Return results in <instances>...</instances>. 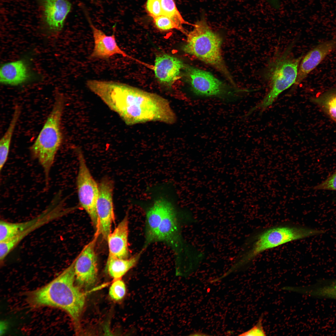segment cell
Returning a JSON list of instances; mask_svg holds the SVG:
<instances>
[{"label":"cell","mask_w":336,"mask_h":336,"mask_svg":"<svg viewBox=\"0 0 336 336\" xmlns=\"http://www.w3.org/2000/svg\"><path fill=\"white\" fill-rule=\"evenodd\" d=\"M100 96L128 125L151 121L172 124L176 120L167 100L124 83L106 81L101 88Z\"/></svg>","instance_id":"6da1fadb"},{"label":"cell","mask_w":336,"mask_h":336,"mask_svg":"<svg viewBox=\"0 0 336 336\" xmlns=\"http://www.w3.org/2000/svg\"><path fill=\"white\" fill-rule=\"evenodd\" d=\"M75 260L52 281L27 295L33 307L49 306L61 309L68 313L78 329L85 303V294L75 284Z\"/></svg>","instance_id":"7a4b0ae2"},{"label":"cell","mask_w":336,"mask_h":336,"mask_svg":"<svg viewBox=\"0 0 336 336\" xmlns=\"http://www.w3.org/2000/svg\"><path fill=\"white\" fill-rule=\"evenodd\" d=\"M322 230L301 226L282 225L269 228L256 235L243 246L232 268L237 271L264 251L287 243L323 234Z\"/></svg>","instance_id":"3957f363"},{"label":"cell","mask_w":336,"mask_h":336,"mask_svg":"<svg viewBox=\"0 0 336 336\" xmlns=\"http://www.w3.org/2000/svg\"><path fill=\"white\" fill-rule=\"evenodd\" d=\"M64 104L62 96L57 95L51 112L30 149L32 156L44 169L47 185L51 168L62 142L61 121Z\"/></svg>","instance_id":"277c9868"},{"label":"cell","mask_w":336,"mask_h":336,"mask_svg":"<svg viewBox=\"0 0 336 336\" xmlns=\"http://www.w3.org/2000/svg\"><path fill=\"white\" fill-rule=\"evenodd\" d=\"M193 26V30L187 34L183 50L216 68L234 84L222 56L220 36L212 30L204 18Z\"/></svg>","instance_id":"5b68a950"},{"label":"cell","mask_w":336,"mask_h":336,"mask_svg":"<svg viewBox=\"0 0 336 336\" xmlns=\"http://www.w3.org/2000/svg\"><path fill=\"white\" fill-rule=\"evenodd\" d=\"M293 44H291L281 54L268 64L265 77L269 90L263 99L248 112L250 114L257 110H264L271 105L281 93L294 85L296 81L301 56L295 58L291 54Z\"/></svg>","instance_id":"8992f818"},{"label":"cell","mask_w":336,"mask_h":336,"mask_svg":"<svg viewBox=\"0 0 336 336\" xmlns=\"http://www.w3.org/2000/svg\"><path fill=\"white\" fill-rule=\"evenodd\" d=\"M78 170L76 186L79 204L89 217L95 231L98 226L96 205L99 188L87 166L85 159L80 150L77 149Z\"/></svg>","instance_id":"52a82bcc"},{"label":"cell","mask_w":336,"mask_h":336,"mask_svg":"<svg viewBox=\"0 0 336 336\" xmlns=\"http://www.w3.org/2000/svg\"><path fill=\"white\" fill-rule=\"evenodd\" d=\"M185 72L192 91L196 96L216 97L228 101L236 97L234 91L209 72L188 66Z\"/></svg>","instance_id":"ba28073f"},{"label":"cell","mask_w":336,"mask_h":336,"mask_svg":"<svg viewBox=\"0 0 336 336\" xmlns=\"http://www.w3.org/2000/svg\"><path fill=\"white\" fill-rule=\"evenodd\" d=\"M99 235L97 230L92 239L74 259L75 281L78 286L85 290L92 287L97 280L98 264L95 248Z\"/></svg>","instance_id":"9c48e42d"},{"label":"cell","mask_w":336,"mask_h":336,"mask_svg":"<svg viewBox=\"0 0 336 336\" xmlns=\"http://www.w3.org/2000/svg\"><path fill=\"white\" fill-rule=\"evenodd\" d=\"M114 187L113 181L107 177H103L99 184V192L96 205L98 219L97 229L100 235L106 240L111 232L112 225L115 219L113 196Z\"/></svg>","instance_id":"30bf717a"},{"label":"cell","mask_w":336,"mask_h":336,"mask_svg":"<svg viewBox=\"0 0 336 336\" xmlns=\"http://www.w3.org/2000/svg\"><path fill=\"white\" fill-rule=\"evenodd\" d=\"M336 49V35L331 39L321 43L302 58L297 76L293 86L295 88L331 52Z\"/></svg>","instance_id":"8fae6325"},{"label":"cell","mask_w":336,"mask_h":336,"mask_svg":"<svg viewBox=\"0 0 336 336\" xmlns=\"http://www.w3.org/2000/svg\"><path fill=\"white\" fill-rule=\"evenodd\" d=\"M90 25L92 31L94 40L93 50L90 56L92 59H107L116 54L133 59L127 54L118 46L116 41L114 32L110 36L106 35L103 32L95 27L89 20Z\"/></svg>","instance_id":"7c38bea8"},{"label":"cell","mask_w":336,"mask_h":336,"mask_svg":"<svg viewBox=\"0 0 336 336\" xmlns=\"http://www.w3.org/2000/svg\"><path fill=\"white\" fill-rule=\"evenodd\" d=\"M184 67L182 62L178 58L164 54L156 57L152 69L160 82L171 86L180 78V71Z\"/></svg>","instance_id":"4fadbf2b"},{"label":"cell","mask_w":336,"mask_h":336,"mask_svg":"<svg viewBox=\"0 0 336 336\" xmlns=\"http://www.w3.org/2000/svg\"><path fill=\"white\" fill-rule=\"evenodd\" d=\"M178 194L171 199L156 233L153 241H164L174 244L179 240L177 221Z\"/></svg>","instance_id":"5bb4252c"},{"label":"cell","mask_w":336,"mask_h":336,"mask_svg":"<svg viewBox=\"0 0 336 336\" xmlns=\"http://www.w3.org/2000/svg\"><path fill=\"white\" fill-rule=\"evenodd\" d=\"M128 214L127 213L113 231L107 240L109 248L108 258H129Z\"/></svg>","instance_id":"9a60e30c"},{"label":"cell","mask_w":336,"mask_h":336,"mask_svg":"<svg viewBox=\"0 0 336 336\" xmlns=\"http://www.w3.org/2000/svg\"><path fill=\"white\" fill-rule=\"evenodd\" d=\"M71 4L68 0H45L44 13L49 28L54 31L61 30L64 21L70 10Z\"/></svg>","instance_id":"2e32d148"},{"label":"cell","mask_w":336,"mask_h":336,"mask_svg":"<svg viewBox=\"0 0 336 336\" xmlns=\"http://www.w3.org/2000/svg\"><path fill=\"white\" fill-rule=\"evenodd\" d=\"M0 70V81L4 84L17 85L28 81L32 77L27 64L22 60L4 63Z\"/></svg>","instance_id":"e0dca14e"},{"label":"cell","mask_w":336,"mask_h":336,"mask_svg":"<svg viewBox=\"0 0 336 336\" xmlns=\"http://www.w3.org/2000/svg\"><path fill=\"white\" fill-rule=\"evenodd\" d=\"M42 213L30 220L19 222L4 220L0 222V242L7 240L24 232L33 227L43 218Z\"/></svg>","instance_id":"ac0fdd59"},{"label":"cell","mask_w":336,"mask_h":336,"mask_svg":"<svg viewBox=\"0 0 336 336\" xmlns=\"http://www.w3.org/2000/svg\"><path fill=\"white\" fill-rule=\"evenodd\" d=\"M141 252L127 259L108 258L106 269L110 277L114 279H120L138 261Z\"/></svg>","instance_id":"d6986e66"},{"label":"cell","mask_w":336,"mask_h":336,"mask_svg":"<svg viewBox=\"0 0 336 336\" xmlns=\"http://www.w3.org/2000/svg\"><path fill=\"white\" fill-rule=\"evenodd\" d=\"M21 112L20 106L15 108L10 124L0 141V170L1 171L7 160L12 138Z\"/></svg>","instance_id":"ffe728a7"},{"label":"cell","mask_w":336,"mask_h":336,"mask_svg":"<svg viewBox=\"0 0 336 336\" xmlns=\"http://www.w3.org/2000/svg\"><path fill=\"white\" fill-rule=\"evenodd\" d=\"M295 291L314 296L336 299V280L316 286L296 287Z\"/></svg>","instance_id":"44dd1931"},{"label":"cell","mask_w":336,"mask_h":336,"mask_svg":"<svg viewBox=\"0 0 336 336\" xmlns=\"http://www.w3.org/2000/svg\"><path fill=\"white\" fill-rule=\"evenodd\" d=\"M314 100L336 123V89L328 91Z\"/></svg>","instance_id":"7402d4cb"},{"label":"cell","mask_w":336,"mask_h":336,"mask_svg":"<svg viewBox=\"0 0 336 336\" xmlns=\"http://www.w3.org/2000/svg\"><path fill=\"white\" fill-rule=\"evenodd\" d=\"M162 11L163 15L168 17L173 21L180 28L181 32H186L183 25L189 24L183 18L178 11L174 0H159Z\"/></svg>","instance_id":"603a6c76"},{"label":"cell","mask_w":336,"mask_h":336,"mask_svg":"<svg viewBox=\"0 0 336 336\" xmlns=\"http://www.w3.org/2000/svg\"><path fill=\"white\" fill-rule=\"evenodd\" d=\"M114 280L110 288L109 295L112 299L119 301L123 299L126 294V286L121 278Z\"/></svg>","instance_id":"cb8c5ba5"},{"label":"cell","mask_w":336,"mask_h":336,"mask_svg":"<svg viewBox=\"0 0 336 336\" xmlns=\"http://www.w3.org/2000/svg\"><path fill=\"white\" fill-rule=\"evenodd\" d=\"M155 26L160 30L168 31L173 29L181 32L179 27L171 19L164 15H161L153 18Z\"/></svg>","instance_id":"d4e9b609"},{"label":"cell","mask_w":336,"mask_h":336,"mask_svg":"<svg viewBox=\"0 0 336 336\" xmlns=\"http://www.w3.org/2000/svg\"><path fill=\"white\" fill-rule=\"evenodd\" d=\"M146 8L149 15L153 19L163 15L162 9L159 0H147Z\"/></svg>","instance_id":"484cf974"},{"label":"cell","mask_w":336,"mask_h":336,"mask_svg":"<svg viewBox=\"0 0 336 336\" xmlns=\"http://www.w3.org/2000/svg\"><path fill=\"white\" fill-rule=\"evenodd\" d=\"M263 317H259L256 323L249 330L244 332L239 336H262L266 335L263 324Z\"/></svg>","instance_id":"4316f807"},{"label":"cell","mask_w":336,"mask_h":336,"mask_svg":"<svg viewBox=\"0 0 336 336\" xmlns=\"http://www.w3.org/2000/svg\"><path fill=\"white\" fill-rule=\"evenodd\" d=\"M316 190L336 191V170L325 180L315 187Z\"/></svg>","instance_id":"83f0119b"},{"label":"cell","mask_w":336,"mask_h":336,"mask_svg":"<svg viewBox=\"0 0 336 336\" xmlns=\"http://www.w3.org/2000/svg\"><path fill=\"white\" fill-rule=\"evenodd\" d=\"M191 335L193 336H204L206 335V334H204V333H202L200 332H196L193 334Z\"/></svg>","instance_id":"f1b7e54d"}]
</instances>
